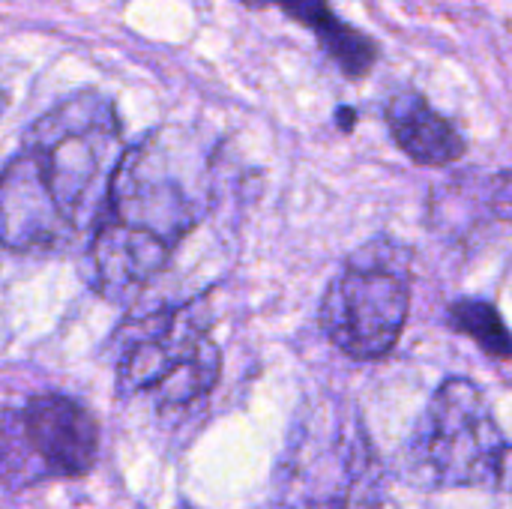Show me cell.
I'll use <instances>...</instances> for the list:
<instances>
[{"label": "cell", "instance_id": "cell-11", "mask_svg": "<svg viewBox=\"0 0 512 509\" xmlns=\"http://www.w3.org/2000/svg\"><path fill=\"white\" fill-rule=\"evenodd\" d=\"M240 3H246L249 9H267L270 6V0H240Z\"/></svg>", "mask_w": 512, "mask_h": 509}, {"label": "cell", "instance_id": "cell-9", "mask_svg": "<svg viewBox=\"0 0 512 509\" xmlns=\"http://www.w3.org/2000/svg\"><path fill=\"white\" fill-rule=\"evenodd\" d=\"M270 6H279L291 21L306 27L345 78L360 81L375 69L378 42L354 24L342 21L330 0H270Z\"/></svg>", "mask_w": 512, "mask_h": 509}, {"label": "cell", "instance_id": "cell-3", "mask_svg": "<svg viewBox=\"0 0 512 509\" xmlns=\"http://www.w3.org/2000/svg\"><path fill=\"white\" fill-rule=\"evenodd\" d=\"M384 498V465L357 408L303 411L276 468L279 509H384Z\"/></svg>", "mask_w": 512, "mask_h": 509}, {"label": "cell", "instance_id": "cell-8", "mask_svg": "<svg viewBox=\"0 0 512 509\" xmlns=\"http://www.w3.org/2000/svg\"><path fill=\"white\" fill-rule=\"evenodd\" d=\"M387 126L399 150L423 165V168H444L465 156L468 144L462 132L429 105V99L417 90H402L387 102Z\"/></svg>", "mask_w": 512, "mask_h": 509}, {"label": "cell", "instance_id": "cell-6", "mask_svg": "<svg viewBox=\"0 0 512 509\" xmlns=\"http://www.w3.org/2000/svg\"><path fill=\"white\" fill-rule=\"evenodd\" d=\"M222 375V351L192 309L156 318L135 333L117 363V396L147 399L156 411L201 402Z\"/></svg>", "mask_w": 512, "mask_h": 509}, {"label": "cell", "instance_id": "cell-10", "mask_svg": "<svg viewBox=\"0 0 512 509\" xmlns=\"http://www.w3.org/2000/svg\"><path fill=\"white\" fill-rule=\"evenodd\" d=\"M450 327L462 336H468L471 342L480 345L483 354L495 357L498 363H510V333L507 324L501 321L498 309L486 300H474V297H462L450 306L447 315Z\"/></svg>", "mask_w": 512, "mask_h": 509}, {"label": "cell", "instance_id": "cell-12", "mask_svg": "<svg viewBox=\"0 0 512 509\" xmlns=\"http://www.w3.org/2000/svg\"><path fill=\"white\" fill-rule=\"evenodd\" d=\"M177 509H192V507H189V504H180V507H177Z\"/></svg>", "mask_w": 512, "mask_h": 509}, {"label": "cell", "instance_id": "cell-2", "mask_svg": "<svg viewBox=\"0 0 512 509\" xmlns=\"http://www.w3.org/2000/svg\"><path fill=\"white\" fill-rule=\"evenodd\" d=\"M201 216L204 201L174 171V153L162 144V132L126 147L90 237V267L99 294L111 300L141 294L198 228Z\"/></svg>", "mask_w": 512, "mask_h": 509}, {"label": "cell", "instance_id": "cell-4", "mask_svg": "<svg viewBox=\"0 0 512 509\" xmlns=\"http://www.w3.org/2000/svg\"><path fill=\"white\" fill-rule=\"evenodd\" d=\"M507 435L483 390L465 378L444 381L426 405L408 459L435 489H504Z\"/></svg>", "mask_w": 512, "mask_h": 509}, {"label": "cell", "instance_id": "cell-7", "mask_svg": "<svg viewBox=\"0 0 512 509\" xmlns=\"http://www.w3.org/2000/svg\"><path fill=\"white\" fill-rule=\"evenodd\" d=\"M96 456L99 423L75 399L42 393L18 408H0V483L6 489L84 477Z\"/></svg>", "mask_w": 512, "mask_h": 509}, {"label": "cell", "instance_id": "cell-5", "mask_svg": "<svg viewBox=\"0 0 512 509\" xmlns=\"http://www.w3.org/2000/svg\"><path fill=\"white\" fill-rule=\"evenodd\" d=\"M411 312V252L396 243L357 249L330 282L318 318L327 339L354 360L387 357Z\"/></svg>", "mask_w": 512, "mask_h": 509}, {"label": "cell", "instance_id": "cell-1", "mask_svg": "<svg viewBox=\"0 0 512 509\" xmlns=\"http://www.w3.org/2000/svg\"><path fill=\"white\" fill-rule=\"evenodd\" d=\"M123 153L114 105L99 93L51 108L0 177L3 246L66 252L93 237Z\"/></svg>", "mask_w": 512, "mask_h": 509}]
</instances>
